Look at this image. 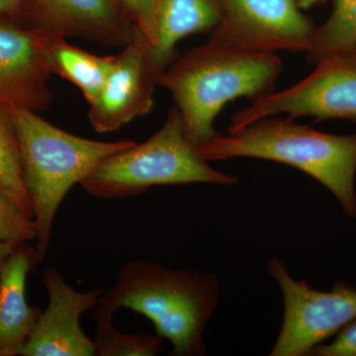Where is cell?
I'll use <instances>...</instances> for the list:
<instances>
[{
    "label": "cell",
    "instance_id": "6da1fadb",
    "mask_svg": "<svg viewBox=\"0 0 356 356\" xmlns=\"http://www.w3.org/2000/svg\"><path fill=\"white\" fill-rule=\"evenodd\" d=\"M221 284L206 271L173 270L154 262L135 259L119 271L105 291L92 317L113 320L122 308L153 322L156 334L172 344V356L207 353L204 330L216 309Z\"/></svg>",
    "mask_w": 356,
    "mask_h": 356
},
{
    "label": "cell",
    "instance_id": "7a4b0ae2",
    "mask_svg": "<svg viewBox=\"0 0 356 356\" xmlns=\"http://www.w3.org/2000/svg\"><path fill=\"white\" fill-rule=\"evenodd\" d=\"M282 72L275 53H250L208 43L177 58L161 74L159 86L172 96L185 133L199 149L219 136L214 123L227 103L259 99L274 92Z\"/></svg>",
    "mask_w": 356,
    "mask_h": 356
},
{
    "label": "cell",
    "instance_id": "3957f363",
    "mask_svg": "<svg viewBox=\"0 0 356 356\" xmlns=\"http://www.w3.org/2000/svg\"><path fill=\"white\" fill-rule=\"evenodd\" d=\"M205 161L266 159L305 172L329 189L348 217H356V135H332L293 119L266 117L201 147Z\"/></svg>",
    "mask_w": 356,
    "mask_h": 356
},
{
    "label": "cell",
    "instance_id": "277c9868",
    "mask_svg": "<svg viewBox=\"0 0 356 356\" xmlns=\"http://www.w3.org/2000/svg\"><path fill=\"white\" fill-rule=\"evenodd\" d=\"M19 144L23 182L37 227V259H46L58 207L70 189L112 154L134 146L86 139L51 125L37 112L10 108Z\"/></svg>",
    "mask_w": 356,
    "mask_h": 356
},
{
    "label": "cell",
    "instance_id": "5b68a950",
    "mask_svg": "<svg viewBox=\"0 0 356 356\" xmlns=\"http://www.w3.org/2000/svg\"><path fill=\"white\" fill-rule=\"evenodd\" d=\"M238 177L208 165L185 133L177 107L168 111L158 132L142 144L103 159L81 182L88 195L121 199L163 185L208 184L233 186Z\"/></svg>",
    "mask_w": 356,
    "mask_h": 356
},
{
    "label": "cell",
    "instance_id": "8992f818",
    "mask_svg": "<svg viewBox=\"0 0 356 356\" xmlns=\"http://www.w3.org/2000/svg\"><path fill=\"white\" fill-rule=\"evenodd\" d=\"M269 275L280 285L284 313L271 356H308L325 339L356 318V288L337 281L329 291H318L294 280L280 259H271Z\"/></svg>",
    "mask_w": 356,
    "mask_h": 356
},
{
    "label": "cell",
    "instance_id": "52a82bcc",
    "mask_svg": "<svg viewBox=\"0 0 356 356\" xmlns=\"http://www.w3.org/2000/svg\"><path fill=\"white\" fill-rule=\"evenodd\" d=\"M285 113L318 121L346 119L356 123V48L316 63V69L291 88L254 100L233 115L229 133L252 122Z\"/></svg>",
    "mask_w": 356,
    "mask_h": 356
},
{
    "label": "cell",
    "instance_id": "ba28073f",
    "mask_svg": "<svg viewBox=\"0 0 356 356\" xmlns=\"http://www.w3.org/2000/svg\"><path fill=\"white\" fill-rule=\"evenodd\" d=\"M222 19L207 43L250 53L310 51L316 27L298 0H220Z\"/></svg>",
    "mask_w": 356,
    "mask_h": 356
},
{
    "label": "cell",
    "instance_id": "9c48e42d",
    "mask_svg": "<svg viewBox=\"0 0 356 356\" xmlns=\"http://www.w3.org/2000/svg\"><path fill=\"white\" fill-rule=\"evenodd\" d=\"M53 39L19 19L0 15V107L38 112L50 106Z\"/></svg>",
    "mask_w": 356,
    "mask_h": 356
},
{
    "label": "cell",
    "instance_id": "30bf717a",
    "mask_svg": "<svg viewBox=\"0 0 356 356\" xmlns=\"http://www.w3.org/2000/svg\"><path fill=\"white\" fill-rule=\"evenodd\" d=\"M20 17L51 38L107 47L124 48L140 31L119 0H21Z\"/></svg>",
    "mask_w": 356,
    "mask_h": 356
},
{
    "label": "cell",
    "instance_id": "8fae6325",
    "mask_svg": "<svg viewBox=\"0 0 356 356\" xmlns=\"http://www.w3.org/2000/svg\"><path fill=\"white\" fill-rule=\"evenodd\" d=\"M122 49L99 95L89 104V122L99 134L118 131L154 107L161 72L154 64L152 44L139 31Z\"/></svg>",
    "mask_w": 356,
    "mask_h": 356
},
{
    "label": "cell",
    "instance_id": "7c38bea8",
    "mask_svg": "<svg viewBox=\"0 0 356 356\" xmlns=\"http://www.w3.org/2000/svg\"><path fill=\"white\" fill-rule=\"evenodd\" d=\"M42 280L48 308L40 315L20 356H95V341L84 334L81 317L98 305L105 290L76 291L55 267L44 269Z\"/></svg>",
    "mask_w": 356,
    "mask_h": 356
},
{
    "label": "cell",
    "instance_id": "4fadbf2b",
    "mask_svg": "<svg viewBox=\"0 0 356 356\" xmlns=\"http://www.w3.org/2000/svg\"><path fill=\"white\" fill-rule=\"evenodd\" d=\"M39 264L36 248L17 243L0 270V356H20L42 309L26 300L28 274Z\"/></svg>",
    "mask_w": 356,
    "mask_h": 356
},
{
    "label": "cell",
    "instance_id": "5bb4252c",
    "mask_svg": "<svg viewBox=\"0 0 356 356\" xmlns=\"http://www.w3.org/2000/svg\"><path fill=\"white\" fill-rule=\"evenodd\" d=\"M154 64L161 74L177 58L180 40L211 33L222 19L220 0H156L154 6Z\"/></svg>",
    "mask_w": 356,
    "mask_h": 356
},
{
    "label": "cell",
    "instance_id": "9a60e30c",
    "mask_svg": "<svg viewBox=\"0 0 356 356\" xmlns=\"http://www.w3.org/2000/svg\"><path fill=\"white\" fill-rule=\"evenodd\" d=\"M49 60L53 74L74 83L90 104L99 95L113 70L116 56L95 55L67 43V39L54 38Z\"/></svg>",
    "mask_w": 356,
    "mask_h": 356
},
{
    "label": "cell",
    "instance_id": "2e32d148",
    "mask_svg": "<svg viewBox=\"0 0 356 356\" xmlns=\"http://www.w3.org/2000/svg\"><path fill=\"white\" fill-rule=\"evenodd\" d=\"M356 48V0H332L327 21L316 27L313 43L307 53L309 60L346 53Z\"/></svg>",
    "mask_w": 356,
    "mask_h": 356
},
{
    "label": "cell",
    "instance_id": "e0dca14e",
    "mask_svg": "<svg viewBox=\"0 0 356 356\" xmlns=\"http://www.w3.org/2000/svg\"><path fill=\"white\" fill-rule=\"evenodd\" d=\"M0 187L26 216L34 219L31 201L22 177L19 144L10 110L0 107Z\"/></svg>",
    "mask_w": 356,
    "mask_h": 356
},
{
    "label": "cell",
    "instance_id": "ac0fdd59",
    "mask_svg": "<svg viewBox=\"0 0 356 356\" xmlns=\"http://www.w3.org/2000/svg\"><path fill=\"white\" fill-rule=\"evenodd\" d=\"M95 356H154L163 346L158 334H124L114 327L113 320L96 321Z\"/></svg>",
    "mask_w": 356,
    "mask_h": 356
},
{
    "label": "cell",
    "instance_id": "d6986e66",
    "mask_svg": "<svg viewBox=\"0 0 356 356\" xmlns=\"http://www.w3.org/2000/svg\"><path fill=\"white\" fill-rule=\"evenodd\" d=\"M36 238L34 219L26 216L15 201L0 187V243L17 245Z\"/></svg>",
    "mask_w": 356,
    "mask_h": 356
},
{
    "label": "cell",
    "instance_id": "ffe728a7",
    "mask_svg": "<svg viewBox=\"0 0 356 356\" xmlns=\"http://www.w3.org/2000/svg\"><path fill=\"white\" fill-rule=\"evenodd\" d=\"M156 1V0H119L134 24L146 36L152 46L156 42L154 18Z\"/></svg>",
    "mask_w": 356,
    "mask_h": 356
},
{
    "label": "cell",
    "instance_id": "44dd1931",
    "mask_svg": "<svg viewBox=\"0 0 356 356\" xmlns=\"http://www.w3.org/2000/svg\"><path fill=\"white\" fill-rule=\"evenodd\" d=\"M331 343L321 344L311 355L315 356H356V318L346 325Z\"/></svg>",
    "mask_w": 356,
    "mask_h": 356
},
{
    "label": "cell",
    "instance_id": "7402d4cb",
    "mask_svg": "<svg viewBox=\"0 0 356 356\" xmlns=\"http://www.w3.org/2000/svg\"><path fill=\"white\" fill-rule=\"evenodd\" d=\"M21 0H0V15L21 20Z\"/></svg>",
    "mask_w": 356,
    "mask_h": 356
},
{
    "label": "cell",
    "instance_id": "603a6c76",
    "mask_svg": "<svg viewBox=\"0 0 356 356\" xmlns=\"http://www.w3.org/2000/svg\"><path fill=\"white\" fill-rule=\"evenodd\" d=\"M15 245L16 243H0V270H1V267L3 266L4 261H6L7 257L13 252Z\"/></svg>",
    "mask_w": 356,
    "mask_h": 356
},
{
    "label": "cell",
    "instance_id": "cb8c5ba5",
    "mask_svg": "<svg viewBox=\"0 0 356 356\" xmlns=\"http://www.w3.org/2000/svg\"><path fill=\"white\" fill-rule=\"evenodd\" d=\"M327 0H298L299 6L301 7L302 10L305 9L312 8L316 6H321L324 4Z\"/></svg>",
    "mask_w": 356,
    "mask_h": 356
}]
</instances>
